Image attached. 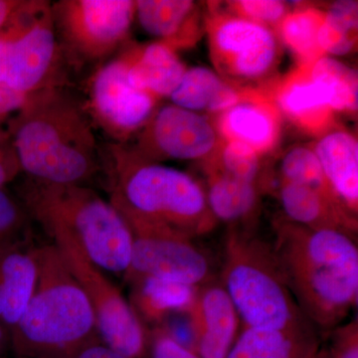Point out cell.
I'll return each mask as SVG.
<instances>
[{
  "instance_id": "obj_3",
  "label": "cell",
  "mask_w": 358,
  "mask_h": 358,
  "mask_svg": "<svg viewBox=\"0 0 358 358\" xmlns=\"http://www.w3.org/2000/svg\"><path fill=\"white\" fill-rule=\"evenodd\" d=\"M32 251L36 287L11 329V350L23 358H74L101 341L93 308L55 245Z\"/></svg>"
},
{
  "instance_id": "obj_18",
  "label": "cell",
  "mask_w": 358,
  "mask_h": 358,
  "mask_svg": "<svg viewBox=\"0 0 358 358\" xmlns=\"http://www.w3.org/2000/svg\"><path fill=\"white\" fill-rule=\"evenodd\" d=\"M218 134L225 141H239L259 155L275 147L280 124L272 106L259 100H241L221 113Z\"/></svg>"
},
{
  "instance_id": "obj_28",
  "label": "cell",
  "mask_w": 358,
  "mask_h": 358,
  "mask_svg": "<svg viewBox=\"0 0 358 358\" xmlns=\"http://www.w3.org/2000/svg\"><path fill=\"white\" fill-rule=\"evenodd\" d=\"M308 71L310 76L320 80L331 91V110L353 112L357 109V71L327 56H322L308 66Z\"/></svg>"
},
{
  "instance_id": "obj_23",
  "label": "cell",
  "mask_w": 358,
  "mask_h": 358,
  "mask_svg": "<svg viewBox=\"0 0 358 358\" xmlns=\"http://www.w3.org/2000/svg\"><path fill=\"white\" fill-rule=\"evenodd\" d=\"M171 103L194 113H223L241 101L234 87L206 67L186 69L178 88L169 96Z\"/></svg>"
},
{
  "instance_id": "obj_34",
  "label": "cell",
  "mask_w": 358,
  "mask_h": 358,
  "mask_svg": "<svg viewBox=\"0 0 358 358\" xmlns=\"http://www.w3.org/2000/svg\"><path fill=\"white\" fill-rule=\"evenodd\" d=\"M150 358H201L199 353L192 352L174 341L159 327H155L150 333Z\"/></svg>"
},
{
  "instance_id": "obj_7",
  "label": "cell",
  "mask_w": 358,
  "mask_h": 358,
  "mask_svg": "<svg viewBox=\"0 0 358 358\" xmlns=\"http://www.w3.org/2000/svg\"><path fill=\"white\" fill-rule=\"evenodd\" d=\"M63 56L50 2L20 0L0 28V83L24 94L61 87Z\"/></svg>"
},
{
  "instance_id": "obj_12",
  "label": "cell",
  "mask_w": 358,
  "mask_h": 358,
  "mask_svg": "<svg viewBox=\"0 0 358 358\" xmlns=\"http://www.w3.org/2000/svg\"><path fill=\"white\" fill-rule=\"evenodd\" d=\"M136 155L152 162L201 160L210 157L219 145V134L206 117L174 106L157 108L136 134Z\"/></svg>"
},
{
  "instance_id": "obj_2",
  "label": "cell",
  "mask_w": 358,
  "mask_h": 358,
  "mask_svg": "<svg viewBox=\"0 0 358 358\" xmlns=\"http://www.w3.org/2000/svg\"><path fill=\"white\" fill-rule=\"evenodd\" d=\"M21 171L39 182L85 185L103 171L83 108L62 87L33 92L6 124Z\"/></svg>"
},
{
  "instance_id": "obj_41",
  "label": "cell",
  "mask_w": 358,
  "mask_h": 358,
  "mask_svg": "<svg viewBox=\"0 0 358 358\" xmlns=\"http://www.w3.org/2000/svg\"><path fill=\"white\" fill-rule=\"evenodd\" d=\"M17 358H23V357H17Z\"/></svg>"
},
{
  "instance_id": "obj_26",
  "label": "cell",
  "mask_w": 358,
  "mask_h": 358,
  "mask_svg": "<svg viewBox=\"0 0 358 358\" xmlns=\"http://www.w3.org/2000/svg\"><path fill=\"white\" fill-rule=\"evenodd\" d=\"M324 13L305 9L288 13L280 23L282 42L306 66L324 56L320 48L319 32Z\"/></svg>"
},
{
  "instance_id": "obj_29",
  "label": "cell",
  "mask_w": 358,
  "mask_h": 358,
  "mask_svg": "<svg viewBox=\"0 0 358 358\" xmlns=\"http://www.w3.org/2000/svg\"><path fill=\"white\" fill-rule=\"evenodd\" d=\"M281 174L282 181L313 188L341 209L327 183L320 160L312 148L298 147L289 150L282 157Z\"/></svg>"
},
{
  "instance_id": "obj_31",
  "label": "cell",
  "mask_w": 358,
  "mask_h": 358,
  "mask_svg": "<svg viewBox=\"0 0 358 358\" xmlns=\"http://www.w3.org/2000/svg\"><path fill=\"white\" fill-rule=\"evenodd\" d=\"M29 218L22 202L0 187V252L27 241Z\"/></svg>"
},
{
  "instance_id": "obj_8",
  "label": "cell",
  "mask_w": 358,
  "mask_h": 358,
  "mask_svg": "<svg viewBox=\"0 0 358 358\" xmlns=\"http://www.w3.org/2000/svg\"><path fill=\"white\" fill-rule=\"evenodd\" d=\"M41 224L62 254L95 313L101 343L126 358H145L150 333L120 289L90 260L75 237L57 223Z\"/></svg>"
},
{
  "instance_id": "obj_11",
  "label": "cell",
  "mask_w": 358,
  "mask_h": 358,
  "mask_svg": "<svg viewBox=\"0 0 358 358\" xmlns=\"http://www.w3.org/2000/svg\"><path fill=\"white\" fill-rule=\"evenodd\" d=\"M134 48L101 66L89 87L88 109L112 143L127 145L147 124L159 99L129 81Z\"/></svg>"
},
{
  "instance_id": "obj_17",
  "label": "cell",
  "mask_w": 358,
  "mask_h": 358,
  "mask_svg": "<svg viewBox=\"0 0 358 358\" xmlns=\"http://www.w3.org/2000/svg\"><path fill=\"white\" fill-rule=\"evenodd\" d=\"M322 339L313 324L287 331L242 327L226 358H310Z\"/></svg>"
},
{
  "instance_id": "obj_32",
  "label": "cell",
  "mask_w": 358,
  "mask_h": 358,
  "mask_svg": "<svg viewBox=\"0 0 358 358\" xmlns=\"http://www.w3.org/2000/svg\"><path fill=\"white\" fill-rule=\"evenodd\" d=\"M327 346L322 348L324 358H358V322L352 320L329 331Z\"/></svg>"
},
{
  "instance_id": "obj_25",
  "label": "cell",
  "mask_w": 358,
  "mask_h": 358,
  "mask_svg": "<svg viewBox=\"0 0 358 358\" xmlns=\"http://www.w3.org/2000/svg\"><path fill=\"white\" fill-rule=\"evenodd\" d=\"M204 189L209 210L216 221L243 222L251 217L258 205V186L232 178L218 169L211 171Z\"/></svg>"
},
{
  "instance_id": "obj_22",
  "label": "cell",
  "mask_w": 358,
  "mask_h": 358,
  "mask_svg": "<svg viewBox=\"0 0 358 358\" xmlns=\"http://www.w3.org/2000/svg\"><path fill=\"white\" fill-rule=\"evenodd\" d=\"M300 72L289 78L278 93L282 112L308 131H320L329 122L331 113V91L310 73Z\"/></svg>"
},
{
  "instance_id": "obj_30",
  "label": "cell",
  "mask_w": 358,
  "mask_h": 358,
  "mask_svg": "<svg viewBox=\"0 0 358 358\" xmlns=\"http://www.w3.org/2000/svg\"><path fill=\"white\" fill-rule=\"evenodd\" d=\"M258 152L239 141H225L220 150L219 166L222 173L259 186L261 162Z\"/></svg>"
},
{
  "instance_id": "obj_38",
  "label": "cell",
  "mask_w": 358,
  "mask_h": 358,
  "mask_svg": "<svg viewBox=\"0 0 358 358\" xmlns=\"http://www.w3.org/2000/svg\"><path fill=\"white\" fill-rule=\"evenodd\" d=\"M20 0H0V28L3 26Z\"/></svg>"
},
{
  "instance_id": "obj_9",
  "label": "cell",
  "mask_w": 358,
  "mask_h": 358,
  "mask_svg": "<svg viewBox=\"0 0 358 358\" xmlns=\"http://www.w3.org/2000/svg\"><path fill=\"white\" fill-rule=\"evenodd\" d=\"M117 210L126 220L133 236L131 264L124 275L129 284L155 278L201 287L215 278L210 257L194 243L193 238L131 212Z\"/></svg>"
},
{
  "instance_id": "obj_24",
  "label": "cell",
  "mask_w": 358,
  "mask_h": 358,
  "mask_svg": "<svg viewBox=\"0 0 358 358\" xmlns=\"http://www.w3.org/2000/svg\"><path fill=\"white\" fill-rule=\"evenodd\" d=\"M131 303L141 320L159 326L173 313L192 310L199 287L145 278L129 282Z\"/></svg>"
},
{
  "instance_id": "obj_4",
  "label": "cell",
  "mask_w": 358,
  "mask_h": 358,
  "mask_svg": "<svg viewBox=\"0 0 358 358\" xmlns=\"http://www.w3.org/2000/svg\"><path fill=\"white\" fill-rule=\"evenodd\" d=\"M110 202L152 222L193 238L208 234L216 219L203 186L190 174L143 159L129 147L110 143L102 152Z\"/></svg>"
},
{
  "instance_id": "obj_39",
  "label": "cell",
  "mask_w": 358,
  "mask_h": 358,
  "mask_svg": "<svg viewBox=\"0 0 358 358\" xmlns=\"http://www.w3.org/2000/svg\"><path fill=\"white\" fill-rule=\"evenodd\" d=\"M10 350V333L3 324H0V358H6V355Z\"/></svg>"
},
{
  "instance_id": "obj_10",
  "label": "cell",
  "mask_w": 358,
  "mask_h": 358,
  "mask_svg": "<svg viewBox=\"0 0 358 358\" xmlns=\"http://www.w3.org/2000/svg\"><path fill=\"white\" fill-rule=\"evenodd\" d=\"M52 7L63 53L77 62L110 55L126 41L136 17L131 0H62Z\"/></svg>"
},
{
  "instance_id": "obj_35",
  "label": "cell",
  "mask_w": 358,
  "mask_h": 358,
  "mask_svg": "<svg viewBox=\"0 0 358 358\" xmlns=\"http://www.w3.org/2000/svg\"><path fill=\"white\" fill-rule=\"evenodd\" d=\"M22 173L6 126H0V187L11 182Z\"/></svg>"
},
{
  "instance_id": "obj_5",
  "label": "cell",
  "mask_w": 358,
  "mask_h": 358,
  "mask_svg": "<svg viewBox=\"0 0 358 358\" xmlns=\"http://www.w3.org/2000/svg\"><path fill=\"white\" fill-rule=\"evenodd\" d=\"M21 202L39 223L53 222L69 231L96 267L124 275L133 236L128 224L110 201L86 185H60L28 178Z\"/></svg>"
},
{
  "instance_id": "obj_14",
  "label": "cell",
  "mask_w": 358,
  "mask_h": 358,
  "mask_svg": "<svg viewBox=\"0 0 358 358\" xmlns=\"http://www.w3.org/2000/svg\"><path fill=\"white\" fill-rule=\"evenodd\" d=\"M201 358H226L239 336V315L220 280L199 287L192 310Z\"/></svg>"
},
{
  "instance_id": "obj_19",
  "label": "cell",
  "mask_w": 358,
  "mask_h": 358,
  "mask_svg": "<svg viewBox=\"0 0 358 358\" xmlns=\"http://www.w3.org/2000/svg\"><path fill=\"white\" fill-rule=\"evenodd\" d=\"M280 203L286 220L310 229L343 231L357 236L353 224L331 200L313 188L281 181Z\"/></svg>"
},
{
  "instance_id": "obj_20",
  "label": "cell",
  "mask_w": 358,
  "mask_h": 358,
  "mask_svg": "<svg viewBox=\"0 0 358 358\" xmlns=\"http://www.w3.org/2000/svg\"><path fill=\"white\" fill-rule=\"evenodd\" d=\"M187 68L176 50L162 42L134 48L129 81L155 98L169 96L178 88Z\"/></svg>"
},
{
  "instance_id": "obj_16",
  "label": "cell",
  "mask_w": 358,
  "mask_h": 358,
  "mask_svg": "<svg viewBox=\"0 0 358 358\" xmlns=\"http://www.w3.org/2000/svg\"><path fill=\"white\" fill-rule=\"evenodd\" d=\"M27 241L0 252V324L11 329L24 313L36 287V260Z\"/></svg>"
},
{
  "instance_id": "obj_36",
  "label": "cell",
  "mask_w": 358,
  "mask_h": 358,
  "mask_svg": "<svg viewBox=\"0 0 358 358\" xmlns=\"http://www.w3.org/2000/svg\"><path fill=\"white\" fill-rule=\"evenodd\" d=\"M28 95L0 83V126H6L11 117L24 105Z\"/></svg>"
},
{
  "instance_id": "obj_40",
  "label": "cell",
  "mask_w": 358,
  "mask_h": 358,
  "mask_svg": "<svg viewBox=\"0 0 358 358\" xmlns=\"http://www.w3.org/2000/svg\"><path fill=\"white\" fill-rule=\"evenodd\" d=\"M310 358H324V355H322V350H320V348H319V350H317V352L315 353V355H312Z\"/></svg>"
},
{
  "instance_id": "obj_27",
  "label": "cell",
  "mask_w": 358,
  "mask_h": 358,
  "mask_svg": "<svg viewBox=\"0 0 358 358\" xmlns=\"http://www.w3.org/2000/svg\"><path fill=\"white\" fill-rule=\"evenodd\" d=\"M357 14V1L336 2L324 13L319 32L320 48L324 54L343 56L355 49Z\"/></svg>"
},
{
  "instance_id": "obj_13",
  "label": "cell",
  "mask_w": 358,
  "mask_h": 358,
  "mask_svg": "<svg viewBox=\"0 0 358 358\" xmlns=\"http://www.w3.org/2000/svg\"><path fill=\"white\" fill-rule=\"evenodd\" d=\"M210 45L218 67L239 79L265 76L277 60L278 43L272 30L238 15L212 23Z\"/></svg>"
},
{
  "instance_id": "obj_15",
  "label": "cell",
  "mask_w": 358,
  "mask_h": 358,
  "mask_svg": "<svg viewBox=\"0 0 358 358\" xmlns=\"http://www.w3.org/2000/svg\"><path fill=\"white\" fill-rule=\"evenodd\" d=\"M315 155L334 199L346 217L357 225L358 143L348 131L324 134L315 147Z\"/></svg>"
},
{
  "instance_id": "obj_21",
  "label": "cell",
  "mask_w": 358,
  "mask_h": 358,
  "mask_svg": "<svg viewBox=\"0 0 358 358\" xmlns=\"http://www.w3.org/2000/svg\"><path fill=\"white\" fill-rule=\"evenodd\" d=\"M196 6L189 0H138L136 17L141 27L176 50L195 36Z\"/></svg>"
},
{
  "instance_id": "obj_37",
  "label": "cell",
  "mask_w": 358,
  "mask_h": 358,
  "mask_svg": "<svg viewBox=\"0 0 358 358\" xmlns=\"http://www.w3.org/2000/svg\"><path fill=\"white\" fill-rule=\"evenodd\" d=\"M74 358H126L119 353L110 350V348L103 345L102 343H96L95 345L88 346L81 352L78 353Z\"/></svg>"
},
{
  "instance_id": "obj_1",
  "label": "cell",
  "mask_w": 358,
  "mask_h": 358,
  "mask_svg": "<svg viewBox=\"0 0 358 358\" xmlns=\"http://www.w3.org/2000/svg\"><path fill=\"white\" fill-rule=\"evenodd\" d=\"M274 228L273 250L294 300L320 334L329 333L357 306V237L288 220Z\"/></svg>"
},
{
  "instance_id": "obj_6",
  "label": "cell",
  "mask_w": 358,
  "mask_h": 358,
  "mask_svg": "<svg viewBox=\"0 0 358 358\" xmlns=\"http://www.w3.org/2000/svg\"><path fill=\"white\" fill-rule=\"evenodd\" d=\"M221 284L243 327L287 331L312 324L294 300L272 245L232 229L224 244Z\"/></svg>"
},
{
  "instance_id": "obj_33",
  "label": "cell",
  "mask_w": 358,
  "mask_h": 358,
  "mask_svg": "<svg viewBox=\"0 0 358 358\" xmlns=\"http://www.w3.org/2000/svg\"><path fill=\"white\" fill-rule=\"evenodd\" d=\"M238 16L267 26L281 23L286 17L287 6L277 0H241L234 3Z\"/></svg>"
}]
</instances>
